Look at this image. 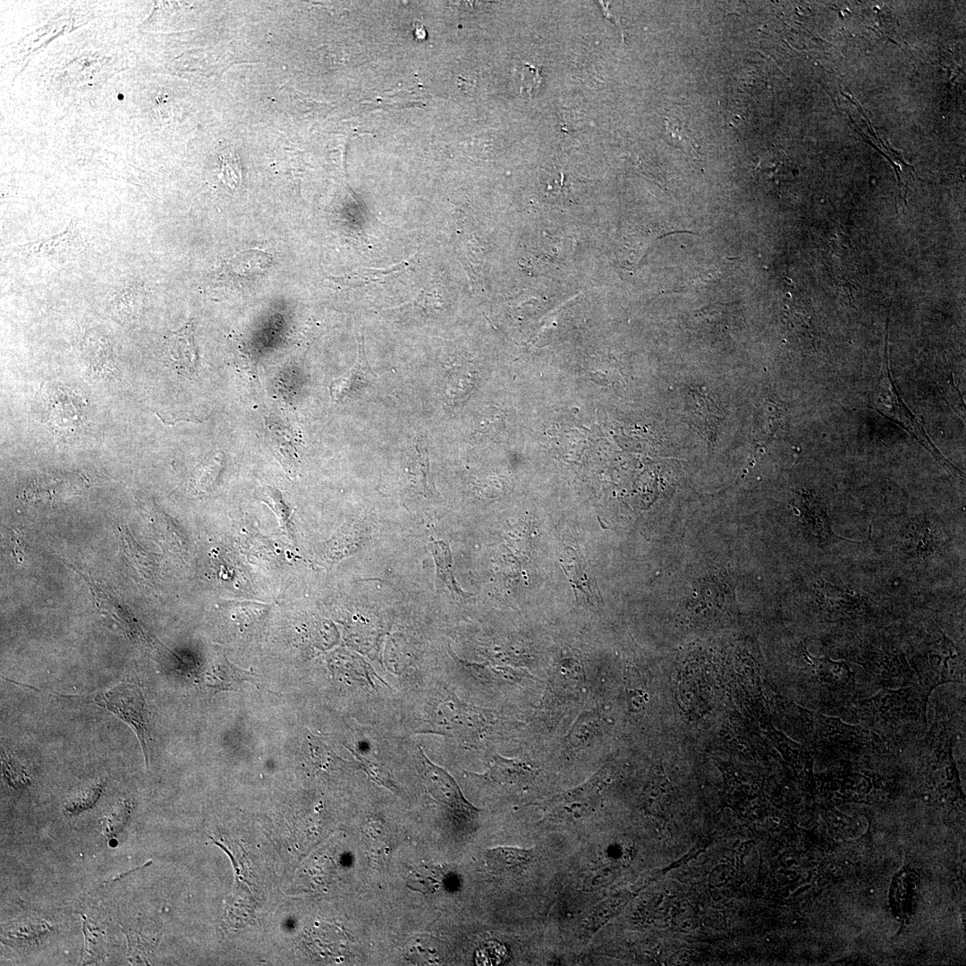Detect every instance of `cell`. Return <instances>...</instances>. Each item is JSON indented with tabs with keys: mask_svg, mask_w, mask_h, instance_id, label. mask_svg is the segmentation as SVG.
I'll use <instances>...</instances> for the list:
<instances>
[{
	"mask_svg": "<svg viewBox=\"0 0 966 966\" xmlns=\"http://www.w3.org/2000/svg\"><path fill=\"white\" fill-rule=\"evenodd\" d=\"M76 698L94 702L130 725L139 739L148 766L149 721L146 701L138 685L122 682L112 689Z\"/></svg>",
	"mask_w": 966,
	"mask_h": 966,
	"instance_id": "obj_1",
	"label": "cell"
},
{
	"mask_svg": "<svg viewBox=\"0 0 966 966\" xmlns=\"http://www.w3.org/2000/svg\"><path fill=\"white\" fill-rule=\"evenodd\" d=\"M132 809L129 800L117 801L103 818V828L106 836H113L126 824Z\"/></svg>",
	"mask_w": 966,
	"mask_h": 966,
	"instance_id": "obj_18",
	"label": "cell"
},
{
	"mask_svg": "<svg viewBox=\"0 0 966 966\" xmlns=\"http://www.w3.org/2000/svg\"><path fill=\"white\" fill-rule=\"evenodd\" d=\"M225 467V456L222 451L211 453L199 466L193 479L198 494L211 491L218 483Z\"/></svg>",
	"mask_w": 966,
	"mask_h": 966,
	"instance_id": "obj_16",
	"label": "cell"
},
{
	"mask_svg": "<svg viewBox=\"0 0 966 966\" xmlns=\"http://www.w3.org/2000/svg\"><path fill=\"white\" fill-rule=\"evenodd\" d=\"M533 859L531 850L515 847H497L486 852L488 869L498 875L521 874Z\"/></svg>",
	"mask_w": 966,
	"mask_h": 966,
	"instance_id": "obj_11",
	"label": "cell"
},
{
	"mask_svg": "<svg viewBox=\"0 0 966 966\" xmlns=\"http://www.w3.org/2000/svg\"><path fill=\"white\" fill-rule=\"evenodd\" d=\"M2 768L4 779L10 786L19 788L30 783L25 767L11 754L2 753Z\"/></svg>",
	"mask_w": 966,
	"mask_h": 966,
	"instance_id": "obj_23",
	"label": "cell"
},
{
	"mask_svg": "<svg viewBox=\"0 0 966 966\" xmlns=\"http://www.w3.org/2000/svg\"><path fill=\"white\" fill-rule=\"evenodd\" d=\"M603 786L601 772L576 788L559 793L540 806L553 821L572 822L589 816L596 809Z\"/></svg>",
	"mask_w": 966,
	"mask_h": 966,
	"instance_id": "obj_3",
	"label": "cell"
},
{
	"mask_svg": "<svg viewBox=\"0 0 966 966\" xmlns=\"http://www.w3.org/2000/svg\"><path fill=\"white\" fill-rule=\"evenodd\" d=\"M192 330V324L188 323L180 330L170 333L166 340L171 359L185 371L194 370L198 365V353Z\"/></svg>",
	"mask_w": 966,
	"mask_h": 966,
	"instance_id": "obj_12",
	"label": "cell"
},
{
	"mask_svg": "<svg viewBox=\"0 0 966 966\" xmlns=\"http://www.w3.org/2000/svg\"><path fill=\"white\" fill-rule=\"evenodd\" d=\"M407 265L408 259L389 268H365L361 271H356L351 275L350 278L352 279V284L356 285L372 284V283L384 284L391 275L400 272Z\"/></svg>",
	"mask_w": 966,
	"mask_h": 966,
	"instance_id": "obj_21",
	"label": "cell"
},
{
	"mask_svg": "<svg viewBox=\"0 0 966 966\" xmlns=\"http://www.w3.org/2000/svg\"><path fill=\"white\" fill-rule=\"evenodd\" d=\"M49 926L43 921H28L9 931L8 936L20 945H33L48 931Z\"/></svg>",
	"mask_w": 966,
	"mask_h": 966,
	"instance_id": "obj_20",
	"label": "cell"
},
{
	"mask_svg": "<svg viewBox=\"0 0 966 966\" xmlns=\"http://www.w3.org/2000/svg\"><path fill=\"white\" fill-rule=\"evenodd\" d=\"M47 398V420L58 432H74L85 422L83 399L67 388L55 387Z\"/></svg>",
	"mask_w": 966,
	"mask_h": 966,
	"instance_id": "obj_5",
	"label": "cell"
},
{
	"mask_svg": "<svg viewBox=\"0 0 966 966\" xmlns=\"http://www.w3.org/2000/svg\"><path fill=\"white\" fill-rule=\"evenodd\" d=\"M492 765L484 774L473 775L498 784L524 785L532 782L538 770L530 764L517 758H506L494 755Z\"/></svg>",
	"mask_w": 966,
	"mask_h": 966,
	"instance_id": "obj_9",
	"label": "cell"
},
{
	"mask_svg": "<svg viewBox=\"0 0 966 966\" xmlns=\"http://www.w3.org/2000/svg\"><path fill=\"white\" fill-rule=\"evenodd\" d=\"M143 297L144 292L140 284L123 286L112 295L111 310L120 320H131L139 316Z\"/></svg>",
	"mask_w": 966,
	"mask_h": 966,
	"instance_id": "obj_15",
	"label": "cell"
},
{
	"mask_svg": "<svg viewBox=\"0 0 966 966\" xmlns=\"http://www.w3.org/2000/svg\"><path fill=\"white\" fill-rule=\"evenodd\" d=\"M83 360L93 373L111 377L115 369L114 352L109 340L96 330H89L80 344Z\"/></svg>",
	"mask_w": 966,
	"mask_h": 966,
	"instance_id": "obj_10",
	"label": "cell"
},
{
	"mask_svg": "<svg viewBox=\"0 0 966 966\" xmlns=\"http://www.w3.org/2000/svg\"><path fill=\"white\" fill-rule=\"evenodd\" d=\"M814 722L817 733L826 748H862L876 737L863 727L847 724L835 717L816 715Z\"/></svg>",
	"mask_w": 966,
	"mask_h": 966,
	"instance_id": "obj_6",
	"label": "cell"
},
{
	"mask_svg": "<svg viewBox=\"0 0 966 966\" xmlns=\"http://www.w3.org/2000/svg\"><path fill=\"white\" fill-rule=\"evenodd\" d=\"M921 699L927 707L929 695L936 686L951 682H961L964 676V658L945 636L917 668Z\"/></svg>",
	"mask_w": 966,
	"mask_h": 966,
	"instance_id": "obj_2",
	"label": "cell"
},
{
	"mask_svg": "<svg viewBox=\"0 0 966 966\" xmlns=\"http://www.w3.org/2000/svg\"><path fill=\"white\" fill-rule=\"evenodd\" d=\"M810 662L821 682L833 689H847L853 682L851 669L845 662L834 661L829 657H810Z\"/></svg>",
	"mask_w": 966,
	"mask_h": 966,
	"instance_id": "obj_14",
	"label": "cell"
},
{
	"mask_svg": "<svg viewBox=\"0 0 966 966\" xmlns=\"http://www.w3.org/2000/svg\"><path fill=\"white\" fill-rule=\"evenodd\" d=\"M423 765V784L428 793L445 805L456 818L470 822L480 809L474 807L462 795L454 779L442 767L434 764L420 750Z\"/></svg>",
	"mask_w": 966,
	"mask_h": 966,
	"instance_id": "obj_4",
	"label": "cell"
},
{
	"mask_svg": "<svg viewBox=\"0 0 966 966\" xmlns=\"http://www.w3.org/2000/svg\"><path fill=\"white\" fill-rule=\"evenodd\" d=\"M665 121L666 130L675 144L681 145L682 148H696L695 139L691 134L687 126L683 125L682 123L675 117L673 120L665 119Z\"/></svg>",
	"mask_w": 966,
	"mask_h": 966,
	"instance_id": "obj_24",
	"label": "cell"
},
{
	"mask_svg": "<svg viewBox=\"0 0 966 966\" xmlns=\"http://www.w3.org/2000/svg\"><path fill=\"white\" fill-rule=\"evenodd\" d=\"M913 698V690L911 688H903L896 691H882L869 701L871 702L870 705L882 716H886V717L892 719L896 718L899 715L902 716L904 713H908L911 708L915 709V705L911 704V699Z\"/></svg>",
	"mask_w": 966,
	"mask_h": 966,
	"instance_id": "obj_13",
	"label": "cell"
},
{
	"mask_svg": "<svg viewBox=\"0 0 966 966\" xmlns=\"http://www.w3.org/2000/svg\"><path fill=\"white\" fill-rule=\"evenodd\" d=\"M82 923L85 936L82 962L84 964L97 962L100 960L103 953V934L97 927L92 926L90 922H88L85 919L82 920Z\"/></svg>",
	"mask_w": 966,
	"mask_h": 966,
	"instance_id": "obj_19",
	"label": "cell"
},
{
	"mask_svg": "<svg viewBox=\"0 0 966 966\" xmlns=\"http://www.w3.org/2000/svg\"><path fill=\"white\" fill-rule=\"evenodd\" d=\"M103 788V783L86 787L65 803L64 810L68 813L77 814L92 807L101 795Z\"/></svg>",
	"mask_w": 966,
	"mask_h": 966,
	"instance_id": "obj_22",
	"label": "cell"
},
{
	"mask_svg": "<svg viewBox=\"0 0 966 966\" xmlns=\"http://www.w3.org/2000/svg\"><path fill=\"white\" fill-rule=\"evenodd\" d=\"M75 237L71 228L48 238L31 242L19 247V250L26 255L39 258L55 257L68 248Z\"/></svg>",
	"mask_w": 966,
	"mask_h": 966,
	"instance_id": "obj_17",
	"label": "cell"
},
{
	"mask_svg": "<svg viewBox=\"0 0 966 966\" xmlns=\"http://www.w3.org/2000/svg\"><path fill=\"white\" fill-rule=\"evenodd\" d=\"M244 682L261 688L258 675L231 664L225 656L219 657L205 674V684L213 692L236 691Z\"/></svg>",
	"mask_w": 966,
	"mask_h": 966,
	"instance_id": "obj_8",
	"label": "cell"
},
{
	"mask_svg": "<svg viewBox=\"0 0 966 966\" xmlns=\"http://www.w3.org/2000/svg\"><path fill=\"white\" fill-rule=\"evenodd\" d=\"M358 347V358L354 365L346 373L331 382L330 395L335 402L343 401L376 377L367 360L363 337L359 341Z\"/></svg>",
	"mask_w": 966,
	"mask_h": 966,
	"instance_id": "obj_7",
	"label": "cell"
}]
</instances>
